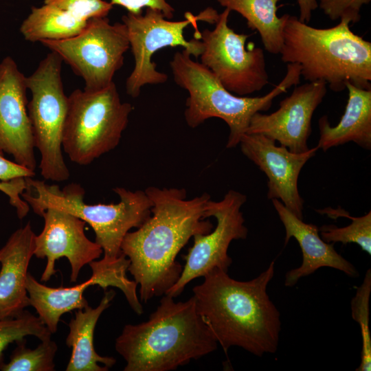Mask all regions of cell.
<instances>
[{"label":"cell","instance_id":"cell-1","mask_svg":"<svg viewBox=\"0 0 371 371\" xmlns=\"http://www.w3.org/2000/svg\"><path fill=\"white\" fill-rule=\"evenodd\" d=\"M144 191L153 203L151 214L126 234L121 250L130 260L128 271L139 285L140 300L146 303L178 280L183 267L176 257L191 237L214 226L204 214L207 193L188 199L183 188L150 186Z\"/></svg>","mask_w":371,"mask_h":371},{"label":"cell","instance_id":"cell-2","mask_svg":"<svg viewBox=\"0 0 371 371\" xmlns=\"http://www.w3.org/2000/svg\"><path fill=\"white\" fill-rule=\"evenodd\" d=\"M274 271L272 261L256 278L239 281L215 268L192 289L198 313L225 353L232 346L257 357L277 351L280 313L267 293Z\"/></svg>","mask_w":371,"mask_h":371},{"label":"cell","instance_id":"cell-3","mask_svg":"<svg viewBox=\"0 0 371 371\" xmlns=\"http://www.w3.org/2000/svg\"><path fill=\"white\" fill-rule=\"evenodd\" d=\"M217 344L193 296L177 302L164 295L146 322L124 326L115 348L124 371H169L214 352Z\"/></svg>","mask_w":371,"mask_h":371},{"label":"cell","instance_id":"cell-4","mask_svg":"<svg viewBox=\"0 0 371 371\" xmlns=\"http://www.w3.org/2000/svg\"><path fill=\"white\" fill-rule=\"evenodd\" d=\"M350 23L317 28L287 14L283 28L282 62L297 63L308 82L324 81L335 92L347 82L371 89V43L355 34Z\"/></svg>","mask_w":371,"mask_h":371},{"label":"cell","instance_id":"cell-5","mask_svg":"<svg viewBox=\"0 0 371 371\" xmlns=\"http://www.w3.org/2000/svg\"><path fill=\"white\" fill-rule=\"evenodd\" d=\"M191 56L183 49L176 52L170 62L174 81L188 93L186 122L196 128L212 117L223 120L229 129L227 148L239 144L256 113L267 111L276 97L300 82V65L288 63L284 78L269 93L260 97L239 96L227 90L208 68Z\"/></svg>","mask_w":371,"mask_h":371},{"label":"cell","instance_id":"cell-6","mask_svg":"<svg viewBox=\"0 0 371 371\" xmlns=\"http://www.w3.org/2000/svg\"><path fill=\"white\" fill-rule=\"evenodd\" d=\"M23 199L33 212L41 214L52 207L67 212L89 224L95 233V242L102 249L104 258L115 259L122 254L121 245L132 228L140 227L150 216L152 201L145 191L124 188L113 189L120 197L117 203L87 204L85 191L71 183L63 189L45 181L25 177Z\"/></svg>","mask_w":371,"mask_h":371},{"label":"cell","instance_id":"cell-7","mask_svg":"<svg viewBox=\"0 0 371 371\" xmlns=\"http://www.w3.org/2000/svg\"><path fill=\"white\" fill-rule=\"evenodd\" d=\"M133 110L121 100L114 82L100 90H74L68 96L63 150L78 165L91 164L119 144Z\"/></svg>","mask_w":371,"mask_h":371},{"label":"cell","instance_id":"cell-8","mask_svg":"<svg viewBox=\"0 0 371 371\" xmlns=\"http://www.w3.org/2000/svg\"><path fill=\"white\" fill-rule=\"evenodd\" d=\"M219 14L208 7L197 15L187 12L181 21H170L159 10L146 8L145 13L128 12L122 17L127 30L129 45L134 58V67L126 81V91L131 97L137 98L146 85L166 82L168 76L157 70L153 55L161 49L181 47L192 56L199 58L203 51L201 40H186L184 30L192 25L198 32L197 22L215 24Z\"/></svg>","mask_w":371,"mask_h":371},{"label":"cell","instance_id":"cell-9","mask_svg":"<svg viewBox=\"0 0 371 371\" xmlns=\"http://www.w3.org/2000/svg\"><path fill=\"white\" fill-rule=\"evenodd\" d=\"M63 60L54 52L40 62L35 71L26 76V86L32 98L27 103L34 147L41 155L39 169L45 180L61 182L70 172L63 158L62 139L68 109L61 78Z\"/></svg>","mask_w":371,"mask_h":371},{"label":"cell","instance_id":"cell-10","mask_svg":"<svg viewBox=\"0 0 371 371\" xmlns=\"http://www.w3.org/2000/svg\"><path fill=\"white\" fill-rule=\"evenodd\" d=\"M41 43L69 65L82 78L84 89L89 91L100 90L113 82L130 48L125 25L111 24L107 16L89 19L73 37Z\"/></svg>","mask_w":371,"mask_h":371},{"label":"cell","instance_id":"cell-11","mask_svg":"<svg viewBox=\"0 0 371 371\" xmlns=\"http://www.w3.org/2000/svg\"><path fill=\"white\" fill-rule=\"evenodd\" d=\"M230 10L219 14L213 30L205 29L201 63L208 68L229 92L246 96L259 91L269 82L264 51L246 48L250 34H238L228 25Z\"/></svg>","mask_w":371,"mask_h":371},{"label":"cell","instance_id":"cell-12","mask_svg":"<svg viewBox=\"0 0 371 371\" xmlns=\"http://www.w3.org/2000/svg\"><path fill=\"white\" fill-rule=\"evenodd\" d=\"M129 265V259L123 253L115 259L103 257L99 260H93L89 264L92 271L91 276L71 287H49L40 283L28 273L26 289L30 306L34 308L49 331L54 333L63 314L89 305L83 293L88 287L98 285L104 291L109 286L120 289L131 308L140 315L144 311L136 292L137 284L126 276Z\"/></svg>","mask_w":371,"mask_h":371},{"label":"cell","instance_id":"cell-13","mask_svg":"<svg viewBox=\"0 0 371 371\" xmlns=\"http://www.w3.org/2000/svg\"><path fill=\"white\" fill-rule=\"evenodd\" d=\"M246 195L229 190L222 200L210 199L205 207V217L213 216L216 225L210 232L193 236L194 243L183 256L186 264L178 280L164 295L177 297L192 280L203 277L215 268L227 271L232 260L227 254L231 242L245 239L248 229L240 208L246 202Z\"/></svg>","mask_w":371,"mask_h":371},{"label":"cell","instance_id":"cell-14","mask_svg":"<svg viewBox=\"0 0 371 371\" xmlns=\"http://www.w3.org/2000/svg\"><path fill=\"white\" fill-rule=\"evenodd\" d=\"M40 216L44 219V227L35 236L34 256L47 259L41 280H49L56 273V260L65 257L71 266L70 281L76 282L81 269L100 258L102 249L87 237V223L78 217L52 207L45 209Z\"/></svg>","mask_w":371,"mask_h":371},{"label":"cell","instance_id":"cell-15","mask_svg":"<svg viewBox=\"0 0 371 371\" xmlns=\"http://www.w3.org/2000/svg\"><path fill=\"white\" fill-rule=\"evenodd\" d=\"M326 92L327 85L324 81L296 85L292 93L280 101L276 111L270 114L256 113L246 133L264 135L293 153L307 151L312 117Z\"/></svg>","mask_w":371,"mask_h":371},{"label":"cell","instance_id":"cell-16","mask_svg":"<svg viewBox=\"0 0 371 371\" xmlns=\"http://www.w3.org/2000/svg\"><path fill=\"white\" fill-rule=\"evenodd\" d=\"M244 155L267 177V197L278 199L297 217L303 220L304 200L297 186L300 173L318 148L302 153L277 146L276 141L258 133H245L239 142Z\"/></svg>","mask_w":371,"mask_h":371},{"label":"cell","instance_id":"cell-17","mask_svg":"<svg viewBox=\"0 0 371 371\" xmlns=\"http://www.w3.org/2000/svg\"><path fill=\"white\" fill-rule=\"evenodd\" d=\"M26 76L15 60L5 57L0 63V151L14 162L34 171L36 161L31 123L27 113Z\"/></svg>","mask_w":371,"mask_h":371},{"label":"cell","instance_id":"cell-18","mask_svg":"<svg viewBox=\"0 0 371 371\" xmlns=\"http://www.w3.org/2000/svg\"><path fill=\"white\" fill-rule=\"evenodd\" d=\"M272 203L285 229L284 245L294 238L302 253L301 265L289 271L285 275L286 286H293L300 279L323 267L338 269L351 278L359 276L355 267L334 249L333 243H328L322 240L317 226L304 223L279 200L272 199Z\"/></svg>","mask_w":371,"mask_h":371},{"label":"cell","instance_id":"cell-19","mask_svg":"<svg viewBox=\"0 0 371 371\" xmlns=\"http://www.w3.org/2000/svg\"><path fill=\"white\" fill-rule=\"evenodd\" d=\"M35 236L27 222L0 249V319L16 317L30 306L26 278Z\"/></svg>","mask_w":371,"mask_h":371},{"label":"cell","instance_id":"cell-20","mask_svg":"<svg viewBox=\"0 0 371 371\" xmlns=\"http://www.w3.org/2000/svg\"><path fill=\"white\" fill-rule=\"evenodd\" d=\"M348 99L344 113L335 126L330 124L327 115L318 120L319 139L317 147L323 151L355 142L371 149V89H363L347 82Z\"/></svg>","mask_w":371,"mask_h":371},{"label":"cell","instance_id":"cell-21","mask_svg":"<svg viewBox=\"0 0 371 371\" xmlns=\"http://www.w3.org/2000/svg\"><path fill=\"white\" fill-rule=\"evenodd\" d=\"M115 295L111 289L105 291L98 306L89 305L77 309L69 323L66 344L71 348V355L66 367L67 371H107L116 363L112 357L98 355L93 346V334L102 313L108 308Z\"/></svg>","mask_w":371,"mask_h":371},{"label":"cell","instance_id":"cell-22","mask_svg":"<svg viewBox=\"0 0 371 371\" xmlns=\"http://www.w3.org/2000/svg\"><path fill=\"white\" fill-rule=\"evenodd\" d=\"M279 0H217L230 11L240 14L251 30L258 32L264 48L278 54L283 45V28L288 14L277 15Z\"/></svg>","mask_w":371,"mask_h":371},{"label":"cell","instance_id":"cell-23","mask_svg":"<svg viewBox=\"0 0 371 371\" xmlns=\"http://www.w3.org/2000/svg\"><path fill=\"white\" fill-rule=\"evenodd\" d=\"M87 21L66 10L44 3L41 7L32 8L19 31L25 40L32 43L60 41L78 34Z\"/></svg>","mask_w":371,"mask_h":371},{"label":"cell","instance_id":"cell-24","mask_svg":"<svg viewBox=\"0 0 371 371\" xmlns=\"http://www.w3.org/2000/svg\"><path fill=\"white\" fill-rule=\"evenodd\" d=\"M10 361L3 363L2 371H53L54 357L58 350L56 343L51 339L41 341L34 349L26 346V339L16 341Z\"/></svg>","mask_w":371,"mask_h":371},{"label":"cell","instance_id":"cell-25","mask_svg":"<svg viewBox=\"0 0 371 371\" xmlns=\"http://www.w3.org/2000/svg\"><path fill=\"white\" fill-rule=\"evenodd\" d=\"M52 333L39 318L28 311H24L19 315L0 319V368L3 362V351L14 341L25 339L27 336H34L41 341L51 339Z\"/></svg>","mask_w":371,"mask_h":371},{"label":"cell","instance_id":"cell-26","mask_svg":"<svg viewBox=\"0 0 371 371\" xmlns=\"http://www.w3.org/2000/svg\"><path fill=\"white\" fill-rule=\"evenodd\" d=\"M339 216H347L352 223L344 227H338L333 225L322 226L319 231L320 236L326 243H341L357 244L362 250L369 255L371 254V212L359 217L350 216L348 213L341 210Z\"/></svg>","mask_w":371,"mask_h":371},{"label":"cell","instance_id":"cell-27","mask_svg":"<svg viewBox=\"0 0 371 371\" xmlns=\"http://www.w3.org/2000/svg\"><path fill=\"white\" fill-rule=\"evenodd\" d=\"M371 293V270H367L363 283L351 300L354 320L359 323L362 337L361 358L357 371L371 370V337L369 328V300Z\"/></svg>","mask_w":371,"mask_h":371},{"label":"cell","instance_id":"cell-28","mask_svg":"<svg viewBox=\"0 0 371 371\" xmlns=\"http://www.w3.org/2000/svg\"><path fill=\"white\" fill-rule=\"evenodd\" d=\"M44 3L66 10L85 21L93 18L106 17L113 6L104 0H44Z\"/></svg>","mask_w":371,"mask_h":371},{"label":"cell","instance_id":"cell-29","mask_svg":"<svg viewBox=\"0 0 371 371\" xmlns=\"http://www.w3.org/2000/svg\"><path fill=\"white\" fill-rule=\"evenodd\" d=\"M371 0H318V7L330 20H348L355 24L361 19L360 10Z\"/></svg>","mask_w":371,"mask_h":371},{"label":"cell","instance_id":"cell-30","mask_svg":"<svg viewBox=\"0 0 371 371\" xmlns=\"http://www.w3.org/2000/svg\"><path fill=\"white\" fill-rule=\"evenodd\" d=\"M25 178H16L7 181L0 180V191L9 198V202L15 208L19 219H23L30 209L29 205L21 197L25 188Z\"/></svg>","mask_w":371,"mask_h":371},{"label":"cell","instance_id":"cell-31","mask_svg":"<svg viewBox=\"0 0 371 371\" xmlns=\"http://www.w3.org/2000/svg\"><path fill=\"white\" fill-rule=\"evenodd\" d=\"M113 5L124 8L128 12L138 14L142 13L144 8H150L160 10L166 18L173 17L175 9L166 0H109Z\"/></svg>","mask_w":371,"mask_h":371},{"label":"cell","instance_id":"cell-32","mask_svg":"<svg viewBox=\"0 0 371 371\" xmlns=\"http://www.w3.org/2000/svg\"><path fill=\"white\" fill-rule=\"evenodd\" d=\"M35 172L6 159L0 151V180L10 181L20 177H34Z\"/></svg>","mask_w":371,"mask_h":371},{"label":"cell","instance_id":"cell-33","mask_svg":"<svg viewBox=\"0 0 371 371\" xmlns=\"http://www.w3.org/2000/svg\"><path fill=\"white\" fill-rule=\"evenodd\" d=\"M300 8L299 20L308 23L310 22L312 12L318 8L317 0H297Z\"/></svg>","mask_w":371,"mask_h":371}]
</instances>
